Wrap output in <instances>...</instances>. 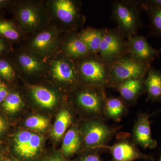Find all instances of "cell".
Masks as SVG:
<instances>
[{"label": "cell", "instance_id": "6da1fadb", "mask_svg": "<svg viewBox=\"0 0 161 161\" xmlns=\"http://www.w3.org/2000/svg\"><path fill=\"white\" fill-rule=\"evenodd\" d=\"M111 18L117 23V28L128 39L137 35L144 26L141 18L142 1L116 0L111 5Z\"/></svg>", "mask_w": 161, "mask_h": 161}, {"label": "cell", "instance_id": "7a4b0ae2", "mask_svg": "<svg viewBox=\"0 0 161 161\" xmlns=\"http://www.w3.org/2000/svg\"><path fill=\"white\" fill-rule=\"evenodd\" d=\"M151 67L150 64L139 62L127 54L110 65V85L116 86L129 79L145 78Z\"/></svg>", "mask_w": 161, "mask_h": 161}, {"label": "cell", "instance_id": "3957f363", "mask_svg": "<svg viewBox=\"0 0 161 161\" xmlns=\"http://www.w3.org/2000/svg\"><path fill=\"white\" fill-rule=\"evenodd\" d=\"M83 59L78 65V71L85 81L99 87L110 85L109 64L98 54H91Z\"/></svg>", "mask_w": 161, "mask_h": 161}, {"label": "cell", "instance_id": "277c9868", "mask_svg": "<svg viewBox=\"0 0 161 161\" xmlns=\"http://www.w3.org/2000/svg\"><path fill=\"white\" fill-rule=\"evenodd\" d=\"M128 54V39L117 28H104L98 55L108 64Z\"/></svg>", "mask_w": 161, "mask_h": 161}, {"label": "cell", "instance_id": "5b68a950", "mask_svg": "<svg viewBox=\"0 0 161 161\" xmlns=\"http://www.w3.org/2000/svg\"><path fill=\"white\" fill-rule=\"evenodd\" d=\"M128 53L135 60L150 64L158 58L161 52L154 49L148 43L147 38L136 35L128 38Z\"/></svg>", "mask_w": 161, "mask_h": 161}, {"label": "cell", "instance_id": "8992f818", "mask_svg": "<svg viewBox=\"0 0 161 161\" xmlns=\"http://www.w3.org/2000/svg\"><path fill=\"white\" fill-rule=\"evenodd\" d=\"M150 116L142 114L139 117L134 130V137L136 142L144 148L152 149L157 147V141L151 135Z\"/></svg>", "mask_w": 161, "mask_h": 161}, {"label": "cell", "instance_id": "52a82bcc", "mask_svg": "<svg viewBox=\"0 0 161 161\" xmlns=\"http://www.w3.org/2000/svg\"><path fill=\"white\" fill-rule=\"evenodd\" d=\"M56 14L61 22L76 25L80 19V10L76 3L71 0H58L54 3Z\"/></svg>", "mask_w": 161, "mask_h": 161}, {"label": "cell", "instance_id": "ba28073f", "mask_svg": "<svg viewBox=\"0 0 161 161\" xmlns=\"http://www.w3.org/2000/svg\"><path fill=\"white\" fill-rule=\"evenodd\" d=\"M109 149L113 161H133L141 159L152 160V157L142 154L129 143H119Z\"/></svg>", "mask_w": 161, "mask_h": 161}, {"label": "cell", "instance_id": "9c48e42d", "mask_svg": "<svg viewBox=\"0 0 161 161\" xmlns=\"http://www.w3.org/2000/svg\"><path fill=\"white\" fill-rule=\"evenodd\" d=\"M103 88L97 90L81 91L77 96L78 104L84 108L92 112H99L102 108L104 100Z\"/></svg>", "mask_w": 161, "mask_h": 161}, {"label": "cell", "instance_id": "30bf717a", "mask_svg": "<svg viewBox=\"0 0 161 161\" xmlns=\"http://www.w3.org/2000/svg\"><path fill=\"white\" fill-rule=\"evenodd\" d=\"M145 78L129 79L117 85L116 87L123 99L127 101H132L143 92H146Z\"/></svg>", "mask_w": 161, "mask_h": 161}, {"label": "cell", "instance_id": "8fae6325", "mask_svg": "<svg viewBox=\"0 0 161 161\" xmlns=\"http://www.w3.org/2000/svg\"><path fill=\"white\" fill-rule=\"evenodd\" d=\"M110 133L108 128L103 124L99 122L92 123L87 127L84 140L87 146H100L106 140Z\"/></svg>", "mask_w": 161, "mask_h": 161}, {"label": "cell", "instance_id": "7c38bea8", "mask_svg": "<svg viewBox=\"0 0 161 161\" xmlns=\"http://www.w3.org/2000/svg\"><path fill=\"white\" fill-rule=\"evenodd\" d=\"M51 71L53 77L59 81L72 83L76 80L78 69L74 64L65 60H57L53 63Z\"/></svg>", "mask_w": 161, "mask_h": 161}, {"label": "cell", "instance_id": "4fadbf2b", "mask_svg": "<svg viewBox=\"0 0 161 161\" xmlns=\"http://www.w3.org/2000/svg\"><path fill=\"white\" fill-rule=\"evenodd\" d=\"M145 78L148 98L153 101L161 100V69L150 68Z\"/></svg>", "mask_w": 161, "mask_h": 161}, {"label": "cell", "instance_id": "5bb4252c", "mask_svg": "<svg viewBox=\"0 0 161 161\" xmlns=\"http://www.w3.org/2000/svg\"><path fill=\"white\" fill-rule=\"evenodd\" d=\"M142 9L150 20L149 36L161 38V6L150 3L149 0L142 1Z\"/></svg>", "mask_w": 161, "mask_h": 161}, {"label": "cell", "instance_id": "9a60e30c", "mask_svg": "<svg viewBox=\"0 0 161 161\" xmlns=\"http://www.w3.org/2000/svg\"><path fill=\"white\" fill-rule=\"evenodd\" d=\"M104 32V28L98 29L89 28L84 30L78 36L86 44L91 53L98 54Z\"/></svg>", "mask_w": 161, "mask_h": 161}, {"label": "cell", "instance_id": "2e32d148", "mask_svg": "<svg viewBox=\"0 0 161 161\" xmlns=\"http://www.w3.org/2000/svg\"><path fill=\"white\" fill-rule=\"evenodd\" d=\"M65 51L69 57L75 59H82L92 54L78 35L72 37L68 41Z\"/></svg>", "mask_w": 161, "mask_h": 161}, {"label": "cell", "instance_id": "e0dca14e", "mask_svg": "<svg viewBox=\"0 0 161 161\" xmlns=\"http://www.w3.org/2000/svg\"><path fill=\"white\" fill-rule=\"evenodd\" d=\"M31 92L36 101L43 108H51L54 106L57 102L56 95L46 88L35 86L32 89Z\"/></svg>", "mask_w": 161, "mask_h": 161}, {"label": "cell", "instance_id": "ac0fdd59", "mask_svg": "<svg viewBox=\"0 0 161 161\" xmlns=\"http://www.w3.org/2000/svg\"><path fill=\"white\" fill-rule=\"evenodd\" d=\"M71 122V115L66 110H63L58 114L52 131V136L56 140L63 136L67 128Z\"/></svg>", "mask_w": 161, "mask_h": 161}, {"label": "cell", "instance_id": "d6986e66", "mask_svg": "<svg viewBox=\"0 0 161 161\" xmlns=\"http://www.w3.org/2000/svg\"><path fill=\"white\" fill-rule=\"evenodd\" d=\"M80 145V138L77 131L74 129L66 132L63 141L62 151L65 155L74 154L79 149Z\"/></svg>", "mask_w": 161, "mask_h": 161}, {"label": "cell", "instance_id": "ffe728a7", "mask_svg": "<svg viewBox=\"0 0 161 161\" xmlns=\"http://www.w3.org/2000/svg\"><path fill=\"white\" fill-rule=\"evenodd\" d=\"M19 19L24 27L32 29L39 24V18L37 12L33 8L25 6L19 12Z\"/></svg>", "mask_w": 161, "mask_h": 161}, {"label": "cell", "instance_id": "44dd1931", "mask_svg": "<svg viewBox=\"0 0 161 161\" xmlns=\"http://www.w3.org/2000/svg\"><path fill=\"white\" fill-rule=\"evenodd\" d=\"M106 109L108 115L113 118H117L122 114L125 105L119 98H112L106 101Z\"/></svg>", "mask_w": 161, "mask_h": 161}, {"label": "cell", "instance_id": "7402d4cb", "mask_svg": "<svg viewBox=\"0 0 161 161\" xmlns=\"http://www.w3.org/2000/svg\"><path fill=\"white\" fill-rule=\"evenodd\" d=\"M33 133L27 131H22L17 133L14 138V149L17 153L23 158Z\"/></svg>", "mask_w": 161, "mask_h": 161}, {"label": "cell", "instance_id": "603a6c76", "mask_svg": "<svg viewBox=\"0 0 161 161\" xmlns=\"http://www.w3.org/2000/svg\"><path fill=\"white\" fill-rule=\"evenodd\" d=\"M22 103V99L19 94L10 93L8 94L3 101V107L6 112L14 113L19 111Z\"/></svg>", "mask_w": 161, "mask_h": 161}, {"label": "cell", "instance_id": "cb8c5ba5", "mask_svg": "<svg viewBox=\"0 0 161 161\" xmlns=\"http://www.w3.org/2000/svg\"><path fill=\"white\" fill-rule=\"evenodd\" d=\"M53 38L51 33L48 31L43 32L38 35L34 39L32 46L38 50H45L51 45Z\"/></svg>", "mask_w": 161, "mask_h": 161}, {"label": "cell", "instance_id": "d4e9b609", "mask_svg": "<svg viewBox=\"0 0 161 161\" xmlns=\"http://www.w3.org/2000/svg\"><path fill=\"white\" fill-rule=\"evenodd\" d=\"M42 143V137L36 134H32L29 143L26 147L23 158H31L37 154Z\"/></svg>", "mask_w": 161, "mask_h": 161}, {"label": "cell", "instance_id": "484cf974", "mask_svg": "<svg viewBox=\"0 0 161 161\" xmlns=\"http://www.w3.org/2000/svg\"><path fill=\"white\" fill-rule=\"evenodd\" d=\"M19 60L23 69L29 73L38 71L41 68L40 62L36 59L29 55H20Z\"/></svg>", "mask_w": 161, "mask_h": 161}, {"label": "cell", "instance_id": "4316f807", "mask_svg": "<svg viewBox=\"0 0 161 161\" xmlns=\"http://www.w3.org/2000/svg\"><path fill=\"white\" fill-rule=\"evenodd\" d=\"M25 125L30 129L38 131H43L48 127L49 121L47 119L43 116L35 115L27 119Z\"/></svg>", "mask_w": 161, "mask_h": 161}, {"label": "cell", "instance_id": "83f0119b", "mask_svg": "<svg viewBox=\"0 0 161 161\" xmlns=\"http://www.w3.org/2000/svg\"><path fill=\"white\" fill-rule=\"evenodd\" d=\"M0 34L11 40H17L19 36V32L12 23L7 21L0 22Z\"/></svg>", "mask_w": 161, "mask_h": 161}, {"label": "cell", "instance_id": "f1b7e54d", "mask_svg": "<svg viewBox=\"0 0 161 161\" xmlns=\"http://www.w3.org/2000/svg\"><path fill=\"white\" fill-rule=\"evenodd\" d=\"M0 76L8 80H12L14 78V71L6 60H0Z\"/></svg>", "mask_w": 161, "mask_h": 161}, {"label": "cell", "instance_id": "f546056e", "mask_svg": "<svg viewBox=\"0 0 161 161\" xmlns=\"http://www.w3.org/2000/svg\"><path fill=\"white\" fill-rule=\"evenodd\" d=\"M80 161H102L100 158L96 154H89L80 159Z\"/></svg>", "mask_w": 161, "mask_h": 161}, {"label": "cell", "instance_id": "4dcf8cb0", "mask_svg": "<svg viewBox=\"0 0 161 161\" xmlns=\"http://www.w3.org/2000/svg\"><path fill=\"white\" fill-rule=\"evenodd\" d=\"M8 95L6 87L3 85H0V103L4 101Z\"/></svg>", "mask_w": 161, "mask_h": 161}, {"label": "cell", "instance_id": "1f68e13d", "mask_svg": "<svg viewBox=\"0 0 161 161\" xmlns=\"http://www.w3.org/2000/svg\"><path fill=\"white\" fill-rule=\"evenodd\" d=\"M6 128V123L3 119L0 117V133L3 132Z\"/></svg>", "mask_w": 161, "mask_h": 161}, {"label": "cell", "instance_id": "d6a6232c", "mask_svg": "<svg viewBox=\"0 0 161 161\" xmlns=\"http://www.w3.org/2000/svg\"><path fill=\"white\" fill-rule=\"evenodd\" d=\"M150 3L161 6V0H149Z\"/></svg>", "mask_w": 161, "mask_h": 161}, {"label": "cell", "instance_id": "836d02e7", "mask_svg": "<svg viewBox=\"0 0 161 161\" xmlns=\"http://www.w3.org/2000/svg\"><path fill=\"white\" fill-rule=\"evenodd\" d=\"M46 161H64L61 159L58 158H52L49 159Z\"/></svg>", "mask_w": 161, "mask_h": 161}, {"label": "cell", "instance_id": "e575fe53", "mask_svg": "<svg viewBox=\"0 0 161 161\" xmlns=\"http://www.w3.org/2000/svg\"><path fill=\"white\" fill-rule=\"evenodd\" d=\"M4 48H5V47H4V44H3L1 40H0V52L4 50Z\"/></svg>", "mask_w": 161, "mask_h": 161}, {"label": "cell", "instance_id": "d590c367", "mask_svg": "<svg viewBox=\"0 0 161 161\" xmlns=\"http://www.w3.org/2000/svg\"><path fill=\"white\" fill-rule=\"evenodd\" d=\"M4 3V1H2V0H0V5L3 4V3Z\"/></svg>", "mask_w": 161, "mask_h": 161}, {"label": "cell", "instance_id": "8d00e7d4", "mask_svg": "<svg viewBox=\"0 0 161 161\" xmlns=\"http://www.w3.org/2000/svg\"><path fill=\"white\" fill-rule=\"evenodd\" d=\"M158 161H161V155Z\"/></svg>", "mask_w": 161, "mask_h": 161}, {"label": "cell", "instance_id": "74e56055", "mask_svg": "<svg viewBox=\"0 0 161 161\" xmlns=\"http://www.w3.org/2000/svg\"><path fill=\"white\" fill-rule=\"evenodd\" d=\"M4 161H12L10 160H5Z\"/></svg>", "mask_w": 161, "mask_h": 161}, {"label": "cell", "instance_id": "f35d334b", "mask_svg": "<svg viewBox=\"0 0 161 161\" xmlns=\"http://www.w3.org/2000/svg\"><path fill=\"white\" fill-rule=\"evenodd\" d=\"M160 51L161 52V48L159 49Z\"/></svg>", "mask_w": 161, "mask_h": 161}]
</instances>
